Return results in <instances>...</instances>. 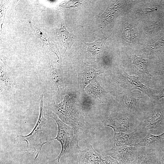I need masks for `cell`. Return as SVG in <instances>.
<instances>
[{
	"instance_id": "obj_10",
	"label": "cell",
	"mask_w": 164,
	"mask_h": 164,
	"mask_svg": "<svg viewBox=\"0 0 164 164\" xmlns=\"http://www.w3.org/2000/svg\"><path fill=\"white\" fill-rule=\"evenodd\" d=\"M0 91H8L11 89L14 83L13 75L11 68L7 64L2 56H1Z\"/></svg>"
},
{
	"instance_id": "obj_6",
	"label": "cell",
	"mask_w": 164,
	"mask_h": 164,
	"mask_svg": "<svg viewBox=\"0 0 164 164\" xmlns=\"http://www.w3.org/2000/svg\"><path fill=\"white\" fill-rule=\"evenodd\" d=\"M137 151V147L118 146L114 144L112 148L104 151L102 154L110 156L119 164H131L134 160Z\"/></svg>"
},
{
	"instance_id": "obj_21",
	"label": "cell",
	"mask_w": 164,
	"mask_h": 164,
	"mask_svg": "<svg viewBox=\"0 0 164 164\" xmlns=\"http://www.w3.org/2000/svg\"><path fill=\"white\" fill-rule=\"evenodd\" d=\"M157 164H164V153L159 157L157 158Z\"/></svg>"
},
{
	"instance_id": "obj_7",
	"label": "cell",
	"mask_w": 164,
	"mask_h": 164,
	"mask_svg": "<svg viewBox=\"0 0 164 164\" xmlns=\"http://www.w3.org/2000/svg\"><path fill=\"white\" fill-rule=\"evenodd\" d=\"M113 94L121 105L123 111L130 116L134 114L137 103L142 98L140 93H134L127 90Z\"/></svg>"
},
{
	"instance_id": "obj_17",
	"label": "cell",
	"mask_w": 164,
	"mask_h": 164,
	"mask_svg": "<svg viewBox=\"0 0 164 164\" xmlns=\"http://www.w3.org/2000/svg\"><path fill=\"white\" fill-rule=\"evenodd\" d=\"M88 50L91 53L97 54L100 53L104 48V46L102 43L96 41L91 44H86Z\"/></svg>"
},
{
	"instance_id": "obj_18",
	"label": "cell",
	"mask_w": 164,
	"mask_h": 164,
	"mask_svg": "<svg viewBox=\"0 0 164 164\" xmlns=\"http://www.w3.org/2000/svg\"><path fill=\"white\" fill-rule=\"evenodd\" d=\"M99 164H119L116 160L112 158L110 156L104 155V156L102 160Z\"/></svg>"
},
{
	"instance_id": "obj_3",
	"label": "cell",
	"mask_w": 164,
	"mask_h": 164,
	"mask_svg": "<svg viewBox=\"0 0 164 164\" xmlns=\"http://www.w3.org/2000/svg\"><path fill=\"white\" fill-rule=\"evenodd\" d=\"M52 108L54 111L53 112L70 126L78 131L85 126V121L80 111L68 96H65L63 101L59 104H54Z\"/></svg>"
},
{
	"instance_id": "obj_2",
	"label": "cell",
	"mask_w": 164,
	"mask_h": 164,
	"mask_svg": "<svg viewBox=\"0 0 164 164\" xmlns=\"http://www.w3.org/2000/svg\"><path fill=\"white\" fill-rule=\"evenodd\" d=\"M45 90L40 96V103L39 117L35 127L28 135H19L18 141L20 142H26V151L29 153H35L37 148L40 146L39 151L36 155L35 159L38 156L43 146L46 141V120L43 114V96Z\"/></svg>"
},
{
	"instance_id": "obj_1",
	"label": "cell",
	"mask_w": 164,
	"mask_h": 164,
	"mask_svg": "<svg viewBox=\"0 0 164 164\" xmlns=\"http://www.w3.org/2000/svg\"><path fill=\"white\" fill-rule=\"evenodd\" d=\"M46 115L53 118L58 126L56 137L47 142L56 139L61 146V152L56 158L52 160L54 164H60V159L63 155L75 153L80 151L78 145L80 140L77 134V130L67 125L61 120L54 113L47 110Z\"/></svg>"
},
{
	"instance_id": "obj_15",
	"label": "cell",
	"mask_w": 164,
	"mask_h": 164,
	"mask_svg": "<svg viewBox=\"0 0 164 164\" xmlns=\"http://www.w3.org/2000/svg\"><path fill=\"white\" fill-rule=\"evenodd\" d=\"M133 66L136 68L138 74L145 79L150 80L152 77L148 68V60L142 57L131 55Z\"/></svg>"
},
{
	"instance_id": "obj_11",
	"label": "cell",
	"mask_w": 164,
	"mask_h": 164,
	"mask_svg": "<svg viewBox=\"0 0 164 164\" xmlns=\"http://www.w3.org/2000/svg\"><path fill=\"white\" fill-rule=\"evenodd\" d=\"M104 155L97 152L91 145L78 153L79 164H99L102 160Z\"/></svg>"
},
{
	"instance_id": "obj_13",
	"label": "cell",
	"mask_w": 164,
	"mask_h": 164,
	"mask_svg": "<svg viewBox=\"0 0 164 164\" xmlns=\"http://www.w3.org/2000/svg\"><path fill=\"white\" fill-rule=\"evenodd\" d=\"M46 76L47 84L52 89L56 90L58 94L64 89V85L63 79L50 62Z\"/></svg>"
},
{
	"instance_id": "obj_12",
	"label": "cell",
	"mask_w": 164,
	"mask_h": 164,
	"mask_svg": "<svg viewBox=\"0 0 164 164\" xmlns=\"http://www.w3.org/2000/svg\"><path fill=\"white\" fill-rule=\"evenodd\" d=\"M137 147V154L131 164H157V157L155 150L145 147Z\"/></svg>"
},
{
	"instance_id": "obj_20",
	"label": "cell",
	"mask_w": 164,
	"mask_h": 164,
	"mask_svg": "<svg viewBox=\"0 0 164 164\" xmlns=\"http://www.w3.org/2000/svg\"><path fill=\"white\" fill-rule=\"evenodd\" d=\"M124 35L128 39H131L133 37V32L130 29L125 30Z\"/></svg>"
},
{
	"instance_id": "obj_8",
	"label": "cell",
	"mask_w": 164,
	"mask_h": 164,
	"mask_svg": "<svg viewBox=\"0 0 164 164\" xmlns=\"http://www.w3.org/2000/svg\"><path fill=\"white\" fill-rule=\"evenodd\" d=\"M148 133L136 128L129 133L114 132L113 139L114 144L116 146H135Z\"/></svg>"
},
{
	"instance_id": "obj_22",
	"label": "cell",
	"mask_w": 164,
	"mask_h": 164,
	"mask_svg": "<svg viewBox=\"0 0 164 164\" xmlns=\"http://www.w3.org/2000/svg\"><path fill=\"white\" fill-rule=\"evenodd\" d=\"M163 97H164V88L161 92L157 95V98L159 99Z\"/></svg>"
},
{
	"instance_id": "obj_5",
	"label": "cell",
	"mask_w": 164,
	"mask_h": 164,
	"mask_svg": "<svg viewBox=\"0 0 164 164\" xmlns=\"http://www.w3.org/2000/svg\"><path fill=\"white\" fill-rule=\"evenodd\" d=\"M130 116L123 111L112 112L106 121V126L111 128L114 132H132L135 129L131 124Z\"/></svg>"
},
{
	"instance_id": "obj_19",
	"label": "cell",
	"mask_w": 164,
	"mask_h": 164,
	"mask_svg": "<svg viewBox=\"0 0 164 164\" xmlns=\"http://www.w3.org/2000/svg\"><path fill=\"white\" fill-rule=\"evenodd\" d=\"M154 46H156V48L161 49L164 48V36L161 37Z\"/></svg>"
},
{
	"instance_id": "obj_9",
	"label": "cell",
	"mask_w": 164,
	"mask_h": 164,
	"mask_svg": "<svg viewBox=\"0 0 164 164\" xmlns=\"http://www.w3.org/2000/svg\"><path fill=\"white\" fill-rule=\"evenodd\" d=\"M164 122L163 113L161 111L154 110L150 111L135 128L147 133L151 129L162 128Z\"/></svg>"
},
{
	"instance_id": "obj_4",
	"label": "cell",
	"mask_w": 164,
	"mask_h": 164,
	"mask_svg": "<svg viewBox=\"0 0 164 164\" xmlns=\"http://www.w3.org/2000/svg\"><path fill=\"white\" fill-rule=\"evenodd\" d=\"M113 76L117 83L124 90L131 91L135 89L138 90L152 99H154L159 93L157 91L142 83L138 77L130 75L123 70H120L116 74H113Z\"/></svg>"
},
{
	"instance_id": "obj_16",
	"label": "cell",
	"mask_w": 164,
	"mask_h": 164,
	"mask_svg": "<svg viewBox=\"0 0 164 164\" xmlns=\"http://www.w3.org/2000/svg\"><path fill=\"white\" fill-rule=\"evenodd\" d=\"M86 91L91 96L102 101L106 96L107 92L100 86L95 79L86 88Z\"/></svg>"
},
{
	"instance_id": "obj_14",
	"label": "cell",
	"mask_w": 164,
	"mask_h": 164,
	"mask_svg": "<svg viewBox=\"0 0 164 164\" xmlns=\"http://www.w3.org/2000/svg\"><path fill=\"white\" fill-rule=\"evenodd\" d=\"M164 142V132L158 135L148 133L146 136L135 147H145L147 148L155 151L156 149Z\"/></svg>"
}]
</instances>
